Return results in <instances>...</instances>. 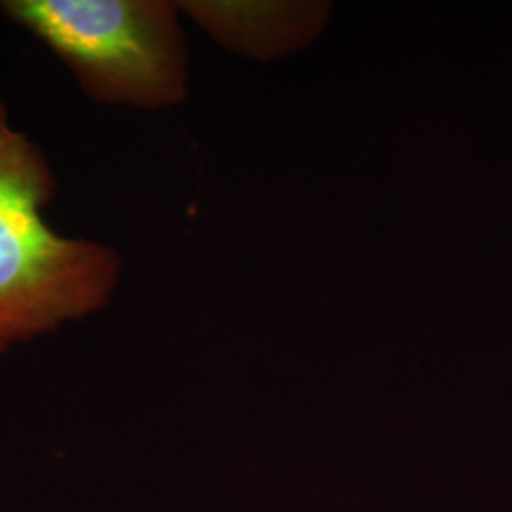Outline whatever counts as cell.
I'll return each instance as SVG.
<instances>
[{
    "label": "cell",
    "mask_w": 512,
    "mask_h": 512,
    "mask_svg": "<svg viewBox=\"0 0 512 512\" xmlns=\"http://www.w3.org/2000/svg\"><path fill=\"white\" fill-rule=\"evenodd\" d=\"M57 181L42 150L8 124L0 101V355L109 302L114 249L59 236L44 217Z\"/></svg>",
    "instance_id": "6da1fadb"
},
{
    "label": "cell",
    "mask_w": 512,
    "mask_h": 512,
    "mask_svg": "<svg viewBox=\"0 0 512 512\" xmlns=\"http://www.w3.org/2000/svg\"><path fill=\"white\" fill-rule=\"evenodd\" d=\"M0 8L95 101L162 109L186 97V42L173 2L6 0Z\"/></svg>",
    "instance_id": "7a4b0ae2"
},
{
    "label": "cell",
    "mask_w": 512,
    "mask_h": 512,
    "mask_svg": "<svg viewBox=\"0 0 512 512\" xmlns=\"http://www.w3.org/2000/svg\"><path fill=\"white\" fill-rule=\"evenodd\" d=\"M224 48L272 61L308 48L332 12L329 2H179Z\"/></svg>",
    "instance_id": "3957f363"
}]
</instances>
